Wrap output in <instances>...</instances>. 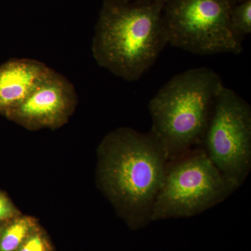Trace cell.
<instances>
[{"mask_svg": "<svg viewBox=\"0 0 251 251\" xmlns=\"http://www.w3.org/2000/svg\"><path fill=\"white\" fill-rule=\"evenodd\" d=\"M98 158L103 192L131 228L145 227L169 162L159 138L152 130L141 133L121 127L102 140Z\"/></svg>", "mask_w": 251, "mask_h": 251, "instance_id": "cell-1", "label": "cell"}, {"mask_svg": "<svg viewBox=\"0 0 251 251\" xmlns=\"http://www.w3.org/2000/svg\"><path fill=\"white\" fill-rule=\"evenodd\" d=\"M166 1H103L92 40L97 64L128 82L139 80L168 44L163 22Z\"/></svg>", "mask_w": 251, "mask_h": 251, "instance_id": "cell-2", "label": "cell"}, {"mask_svg": "<svg viewBox=\"0 0 251 251\" xmlns=\"http://www.w3.org/2000/svg\"><path fill=\"white\" fill-rule=\"evenodd\" d=\"M209 68L189 69L165 84L149 103L152 130L175 159L201 146L215 102L224 87Z\"/></svg>", "mask_w": 251, "mask_h": 251, "instance_id": "cell-3", "label": "cell"}, {"mask_svg": "<svg viewBox=\"0 0 251 251\" xmlns=\"http://www.w3.org/2000/svg\"><path fill=\"white\" fill-rule=\"evenodd\" d=\"M234 191L204 148L196 147L168 162L151 221L198 215L223 202Z\"/></svg>", "mask_w": 251, "mask_h": 251, "instance_id": "cell-4", "label": "cell"}, {"mask_svg": "<svg viewBox=\"0 0 251 251\" xmlns=\"http://www.w3.org/2000/svg\"><path fill=\"white\" fill-rule=\"evenodd\" d=\"M231 0H166L163 22L168 44L200 55L239 54L242 44L229 29Z\"/></svg>", "mask_w": 251, "mask_h": 251, "instance_id": "cell-5", "label": "cell"}, {"mask_svg": "<svg viewBox=\"0 0 251 251\" xmlns=\"http://www.w3.org/2000/svg\"><path fill=\"white\" fill-rule=\"evenodd\" d=\"M202 145L211 161L237 191L251 169V108L225 86L214 102Z\"/></svg>", "mask_w": 251, "mask_h": 251, "instance_id": "cell-6", "label": "cell"}, {"mask_svg": "<svg viewBox=\"0 0 251 251\" xmlns=\"http://www.w3.org/2000/svg\"><path fill=\"white\" fill-rule=\"evenodd\" d=\"M77 102L74 84L52 69L27 99L5 117L28 130L57 129L67 123Z\"/></svg>", "mask_w": 251, "mask_h": 251, "instance_id": "cell-7", "label": "cell"}, {"mask_svg": "<svg viewBox=\"0 0 251 251\" xmlns=\"http://www.w3.org/2000/svg\"><path fill=\"white\" fill-rule=\"evenodd\" d=\"M52 69L36 59H11L0 65V115L17 108Z\"/></svg>", "mask_w": 251, "mask_h": 251, "instance_id": "cell-8", "label": "cell"}, {"mask_svg": "<svg viewBox=\"0 0 251 251\" xmlns=\"http://www.w3.org/2000/svg\"><path fill=\"white\" fill-rule=\"evenodd\" d=\"M39 227L36 219L22 214L6 221L0 229V251H17Z\"/></svg>", "mask_w": 251, "mask_h": 251, "instance_id": "cell-9", "label": "cell"}, {"mask_svg": "<svg viewBox=\"0 0 251 251\" xmlns=\"http://www.w3.org/2000/svg\"><path fill=\"white\" fill-rule=\"evenodd\" d=\"M229 23L231 32L242 44L251 33V0H243L232 6Z\"/></svg>", "mask_w": 251, "mask_h": 251, "instance_id": "cell-10", "label": "cell"}, {"mask_svg": "<svg viewBox=\"0 0 251 251\" xmlns=\"http://www.w3.org/2000/svg\"><path fill=\"white\" fill-rule=\"evenodd\" d=\"M17 251H52L49 238L40 227L27 238Z\"/></svg>", "mask_w": 251, "mask_h": 251, "instance_id": "cell-11", "label": "cell"}, {"mask_svg": "<svg viewBox=\"0 0 251 251\" xmlns=\"http://www.w3.org/2000/svg\"><path fill=\"white\" fill-rule=\"evenodd\" d=\"M21 214V211L9 197L0 191V222H6Z\"/></svg>", "mask_w": 251, "mask_h": 251, "instance_id": "cell-12", "label": "cell"}, {"mask_svg": "<svg viewBox=\"0 0 251 251\" xmlns=\"http://www.w3.org/2000/svg\"><path fill=\"white\" fill-rule=\"evenodd\" d=\"M103 1L117 3V4H126V3L142 2V1H154V0H103Z\"/></svg>", "mask_w": 251, "mask_h": 251, "instance_id": "cell-13", "label": "cell"}, {"mask_svg": "<svg viewBox=\"0 0 251 251\" xmlns=\"http://www.w3.org/2000/svg\"><path fill=\"white\" fill-rule=\"evenodd\" d=\"M231 1L234 3V4H236V3L239 2V1H242L243 0H231Z\"/></svg>", "mask_w": 251, "mask_h": 251, "instance_id": "cell-14", "label": "cell"}, {"mask_svg": "<svg viewBox=\"0 0 251 251\" xmlns=\"http://www.w3.org/2000/svg\"><path fill=\"white\" fill-rule=\"evenodd\" d=\"M4 223L5 222H3V223L0 222V229H1V227H2L3 224H4Z\"/></svg>", "mask_w": 251, "mask_h": 251, "instance_id": "cell-15", "label": "cell"}]
</instances>
